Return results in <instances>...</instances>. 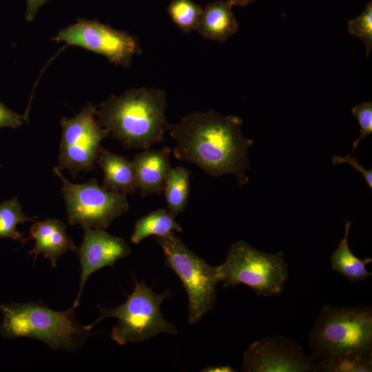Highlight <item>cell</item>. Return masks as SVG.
Returning a JSON list of instances; mask_svg holds the SVG:
<instances>
[{
	"label": "cell",
	"mask_w": 372,
	"mask_h": 372,
	"mask_svg": "<svg viewBox=\"0 0 372 372\" xmlns=\"http://www.w3.org/2000/svg\"><path fill=\"white\" fill-rule=\"evenodd\" d=\"M96 108L88 103L74 118H61L58 168L68 170L72 177L94 167L101 143L110 136L97 121Z\"/></svg>",
	"instance_id": "cell-9"
},
{
	"label": "cell",
	"mask_w": 372,
	"mask_h": 372,
	"mask_svg": "<svg viewBox=\"0 0 372 372\" xmlns=\"http://www.w3.org/2000/svg\"><path fill=\"white\" fill-rule=\"evenodd\" d=\"M351 223V221L345 223L344 236L331 256L330 262L333 271L346 277L351 282H355L371 276L366 265L372 262V258H359L351 251L348 240Z\"/></svg>",
	"instance_id": "cell-17"
},
{
	"label": "cell",
	"mask_w": 372,
	"mask_h": 372,
	"mask_svg": "<svg viewBox=\"0 0 372 372\" xmlns=\"http://www.w3.org/2000/svg\"><path fill=\"white\" fill-rule=\"evenodd\" d=\"M349 34L360 39L365 45L366 56L369 57L372 50V1L370 0L362 12L347 21Z\"/></svg>",
	"instance_id": "cell-23"
},
{
	"label": "cell",
	"mask_w": 372,
	"mask_h": 372,
	"mask_svg": "<svg viewBox=\"0 0 372 372\" xmlns=\"http://www.w3.org/2000/svg\"><path fill=\"white\" fill-rule=\"evenodd\" d=\"M24 117L7 107L0 101V127L17 128L23 123Z\"/></svg>",
	"instance_id": "cell-26"
},
{
	"label": "cell",
	"mask_w": 372,
	"mask_h": 372,
	"mask_svg": "<svg viewBox=\"0 0 372 372\" xmlns=\"http://www.w3.org/2000/svg\"><path fill=\"white\" fill-rule=\"evenodd\" d=\"M172 149L165 146L160 149H146L136 154L132 161L135 181L141 196L160 194L163 192L170 168Z\"/></svg>",
	"instance_id": "cell-13"
},
{
	"label": "cell",
	"mask_w": 372,
	"mask_h": 372,
	"mask_svg": "<svg viewBox=\"0 0 372 372\" xmlns=\"http://www.w3.org/2000/svg\"><path fill=\"white\" fill-rule=\"evenodd\" d=\"M256 0H229L233 6H246Z\"/></svg>",
	"instance_id": "cell-29"
},
{
	"label": "cell",
	"mask_w": 372,
	"mask_h": 372,
	"mask_svg": "<svg viewBox=\"0 0 372 372\" xmlns=\"http://www.w3.org/2000/svg\"><path fill=\"white\" fill-rule=\"evenodd\" d=\"M242 119L213 110L192 112L170 125L168 132L176 142L174 156L189 162L211 176L232 174L240 186L249 182V148L254 141L242 132Z\"/></svg>",
	"instance_id": "cell-1"
},
{
	"label": "cell",
	"mask_w": 372,
	"mask_h": 372,
	"mask_svg": "<svg viewBox=\"0 0 372 372\" xmlns=\"http://www.w3.org/2000/svg\"><path fill=\"white\" fill-rule=\"evenodd\" d=\"M54 172L62 183L69 224L80 225L83 229H105L116 218L129 210L126 194L108 190L95 178L74 184L58 167H54Z\"/></svg>",
	"instance_id": "cell-8"
},
{
	"label": "cell",
	"mask_w": 372,
	"mask_h": 372,
	"mask_svg": "<svg viewBox=\"0 0 372 372\" xmlns=\"http://www.w3.org/2000/svg\"><path fill=\"white\" fill-rule=\"evenodd\" d=\"M66 225L59 219L45 218L37 221L30 229V238L35 240L33 249L34 260L39 254L49 259L52 267H56L58 259L67 251L77 253L79 248L66 234Z\"/></svg>",
	"instance_id": "cell-14"
},
{
	"label": "cell",
	"mask_w": 372,
	"mask_h": 372,
	"mask_svg": "<svg viewBox=\"0 0 372 372\" xmlns=\"http://www.w3.org/2000/svg\"><path fill=\"white\" fill-rule=\"evenodd\" d=\"M202 11L192 0H172L167 7L172 21L184 33L196 30Z\"/></svg>",
	"instance_id": "cell-21"
},
{
	"label": "cell",
	"mask_w": 372,
	"mask_h": 372,
	"mask_svg": "<svg viewBox=\"0 0 372 372\" xmlns=\"http://www.w3.org/2000/svg\"><path fill=\"white\" fill-rule=\"evenodd\" d=\"M36 218L25 216L17 198H12L0 203V238L19 240L23 244L28 238L17 230V225L26 221H33Z\"/></svg>",
	"instance_id": "cell-20"
},
{
	"label": "cell",
	"mask_w": 372,
	"mask_h": 372,
	"mask_svg": "<svg viewBox=\"0 0 372 372\" xmlns=\"http://www.w3.org/2000/svg\"><path fill=\"white\" fill-rule=\"evenodd\" d=\"M53 40L103 55L110 63L125 68L141 52L136 37L97 20L79 19L76 23L61 30Z\"/></svg>",
	"instance_id": "cell-10"
},
{
	"label": "cell",
	"mask_w": 372,
	"mask_h": 372,
	"mask_svg": "<svg viewBox=\"0 0 372 372\" xmlns=\"http://www.w3.org/2000/svg\"><path fill=\"white\" fill-rule=\"evenodd\" d=\"M154 238L163 250L165 265L177 275L187 294V322L194 324L214 306L219 282L216 266L208 265L191 251L175 232Z\"/></svg>",
	"instance_id": "cell-7"
},
{
	"label": "cell",
	"mask_w": 372,
	"mask_h": 372,
	"mask_svg": "<svg viewBox=\"0 0 372 372\" xmlns=\"http://www.w3.org/2000/svg\"><path fill=\"white\" fill-rule=\"evenodd\" d=\"M315 362L372 354V309L369 307L324 306L309 333Z\"/></svg>",
	"instance_id": "cell-4"
},
{
	"label": "cell",
	"mask_w": 372,
	"mask_h": 372,
	"mask_svg": "<svg viewBox=\"0 0 372 372\" xmlns=\"http://www.w3.org/2000/svg\"><path fill=\"white\" fill-rule=\"evenodd\" d=\"M182 231L183 228L175 216L167 209L159 208L136 220L130 240L132 243L138 244L149 236H165Z\"/></svg>",
	"instance_id": "cell-18"
},
{
	"label": "cell",
	"mask_w": 372,
	"mask_h": 372,
	"mask_svg": "<svg viewBox=\"0 0 372 372\" xmlns=\"http://www.w3.org/2000/svg\"><path fill=\"white\" fill-rule=\"evenodd\" d=\"M216 270L224 288L245 284L265 297L281 293L288 279V266L282 251L267 253L244 240L230 246L224 262L216 266Z\"/></svg>",
	"instance_id": "cell-5"
},
{
	"label": "cell",
	"mask_w": 372,
	"mask_h": 372,
	"mask_svg": "<svg viewBox=\"0 0 372 372\" xmlns=\"http://www.w3.org/2000/svg\"><path fill=\"white\" fill-rule=\"evenodd\" d=\"M233 6L229 0H218L206 4L196 31L205 39L226 41L239 29Z\"/></svg>",
	"instance_id": "cell-15"
},
{
	"label": "cell",
	"mask_w": 372,
	"mask_h": 372,
	"mask_svg": "<svg viewBox=\"0 0 372 372\" xmlns=\"http://www.w3.org/2000/svg\"><path fill=\"white\" fill-rule=\"evenodd\" d=\"M333 165H337L342 163H348L355 170L359 172L363 176L368 186L372 188V170L371 168H364L358 161V160L351 154H349L344 156H333L331 158Z\"/></svg>",
	"instance_id": "cell-25"
},
{
	"label": "cell",
	"mask_w": 372,
	"mask_h": 372,
	"mask_svg": "<svg viewBox=\"0 0 372 372\" xmlns=\"http://www.w3.org/2000/svg\"><path fill=\"white\" fill-rule=\"evenodd\" d=\"M48 0H26L25 20L32 21L39 9Z\"/></svg>",
	"instance_id": "cell-27"
},
{
	"label": "cell",
	"mask_w": 372,
	"mask_h": 372,
	"mask_svg": "<svg viewBox=\"0 0 372 372\" xmlns=\"http://www.w3.org/2000/svg\"><path fill=\"white\" fill-rule=\"evenodd\" d=\"M0 167H1V165H0Z\"/></svg>",
	"instance_id": "cell-30"
},
{
	"label": "cell",
	"mask_w": 372,
	"mask_h": 372,
	"mask_svg": "<svg viewBox=\"0 0 372 372\" xmlns=\"http://www.w3.org/2000/svg\"><path fill=\"white\" fill-rule=\"evenodd\" d=\"M316 365L320 372H371L372 354L327 358L316 361Z\"/></svg>",
	"instance_id": "cell-22"
},
{
	"label": "cell",
	"mask_w": 372,
	"mask_h": 372,
	"mask_svg": "<svg viewBox=\"0 0 372 372\" xmlns=\"http://www.w3.org/2000/svg\"><path fill=\"white\" fill-rule=\"evenodd\" d=\"M96 162L103 172L104 188L126 194L136 192L132 162L127 157L112 153L101 146Z\"/></svg>",
	"instance_id": "cell-16"
},
{
	"label": "cell",
	"mask_w": 372,
	"mask_h": 372,
	"mask_svg": "<svg viewBox=\"0 0 372 372\" xmlns=\"http://www.w3.org/2000/svg\"><path fill=\"white\" fill-rule=\"evenodd\" d=\"M77 253L81 273L79 290L72 305L75 308L79 304L88 278L103 267L113 266L118 260L129 256L131 250L127 242L121 237L113 236L105 229L85 228Z\"/></svg>",
	"instance_id": "cell-12"
},
{
	"label": "cell",
	"mask_w": 372,
	"mask_h": 372,
	"mask_svg": "<svg viewBox=\"0 0 372 372\" xmlns=\"http://www.w3.org/2000/svg\"><path fill=\"white\" fill-rule=\"evenodd\" d=\"M351 112L360 125V136L353 143V153L360 141L372 133V103L366 101L357 104L351 108Z\"/></svg>",
	"instance_id": "cell-24"
},
{
	"label": "cell",
	"mask_w": 372,
	"mask_h": 372,
	"mask_svg": "<svg viewBox=\"0 0 372 372\" xmlns=\"http://www.w3.org/2000/svg\"><path fill=\"white\" fill-rule=\"evenodd\" d=\"M134 283L132 293L124 303L114 308H100V316L89 326L92 329L106 318L117 319L111 338L120 345L142 342L159 333L177 334L176 326L161 312V305L171 295L170 290L157 293L144 282L135 280Z\"/></svg>",
	"instance_id": "cell-6"
},
{
	"label": "cell",
	"mask_w": 372,
	"mask_h": 372,
	"mask_svg": "<svg viewBox=\"0 0 372 372\" xmlns=\"http://www.w3.org/2000/svg\"><path fill=\"white\" fill-rule=\"evenodd\" d=\"M75 309L72 306L65 311H54L41 302L1 304L0 333L8 339L34 338L54 350L72 352L83 346L92 329L76 320Z\"/></svg>",
	"instance_id": "cell-3"
},
{
	"label": "cell",
	"mask_w": 372,
	"mask_h": 372,
	"mask_svg": "<svg viewBox=\"0 0 372 372\" xmlns=\"http://www.w3.org/2000/svg\"><path fill=\"white\" fill-rule=\"evenodd\" d=\"M203 372H235L236 370L229 365L225 366H209L203 368Z\"/></svg>",
	"instance_id": "cell-28"
},
{
	"label": "cell",
	"mask_w": 372,
	"mask_h": 372,
	"mask_svg": "<svg viewBox=\"0 0 372 372\" xmlns=\"http://www.w3.org/2000/svg\"><path fill=\"white\" fill-rule=\"evenodd\" d=\"M96 107L100 125L125 148L146 149L162 143L170 127L166 93L160 88L130 89Z\"/></svg>",
	"instance_id": "cell-2"
},
{
	"label": "cell",
	"mask_w": 372,
	"mask_h": 372,
	"mask_svg": "<svg viewBox=\"0 0 372 372\" xmlns=\"http://www.w3.org/2000/svg\"><path fill=\"white\" fill-rule=\"evenodd\" d=\"M190 189V172L178 166L171 167L165 185L164 192L167 209L175 216L184 211L187 207Z\"/></svg>",
	"instance_id": "cell-19"
},
{
	"label": "cell",
	"mask_w": 372,
	"mask_h": 372,
	"mask_svg": "<svg viewBox=\"0 0 372 372\" xmlns=\"http://www.w3.org/2000/svg\"><path fill=\"white\" fill-rule=\"evenodd\" d=\"M242 371L247 372H316V362L302 347L281 335L267 336L251 343L245 351Z\"/></svg>",
	"instance_id": "cell-11"
}]
</instances>
